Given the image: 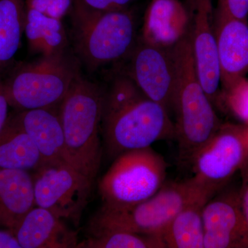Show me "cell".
<instances>
[{
  "mask_svg": "<svg viewBox=\"0 0 248 248\" xmlns=\"http://www.w3.org/2000/svg\"><path fill=\"white\" fill-rule=\"evenodd\" d=\"M101 128L107 154L113 158L176 136L169 110L146 97L125 73L104 91Z\"/></svg>",
  "mask_w": 248,
  "mask_h": 248,
  "instance_id": "1",
  "label": "cell"
},
{
  "mask_svg": "<svg viewBox=\"0 0 248 248\" xmlns=\"http://www.w3.org/2000/svg\"><path fill=\"white\" fill-rule=\"evenodd\" d=\"M175 84L172 108L175 111V140L182 166H191L221 123L201 84L196 69L190 32L172 47Z\"/></svg>",
  "mask_w": 248,
  "mask_h": 248,
  "instance_id": "2",
  "label": "cell"
},
{
  "mask_svg": "<svg viewBox=\"0 0 248 248\" xmlns=\"http://www.w3.org/2000/svg\"><path fill=\"white\" fill-rule=\"evenodd\" d=\"M104 91L80 74L58 107L66 161L92 181L102 161L99 130Z\"/></svg>",
  "mask_w": 248,
  "mask_h": 248,
  "instance_id": "3",
  "label": "cell"
},
{
  "mask_svg": "<svg viewBox=\"0 0 248 248\" xmlns=\"http://www.w3.org/2000/svg\"><path fill=\"white\" fill-rule=\"evenodd\" d=\"M71 13L75 54L90 71L128 58L138 42L136 19L128 9L95 11L73 3Z\"/></svg>",
  "mask_w": 248,
  "mask_h": 248,
  "instance_id": "4",
  "label": "cell"
},
{
  "mask_svg": "<svg viewBox=\"0 0 248 248\" xmlns=\"http://www.w3.org/2000/svg\"><path fill=\"white\" fill-rule=\"evenodd\" d=\"M203 193L212 195L197 185L192 178L164 184L151 198L133 206L120 209L102 206L91 218L90 232L92 236L123 231L161 237L174 217Z\"/></svg>",
  "mask_w": 248,
  "mask_h": 248,
  "instance_id": "5",
  "label": "cell"
},
{
  "mask_svg": "<svg viewBox=\"0 0 248 248\" xmlns=\"http://www.w3.org/2000/svg\"><path fill=\"white\" fill-rule=\"evenodd\" d=\"M80 74L79 60L67 50L21 65L3 86L17 110L58 108Z\"/></svg>",
  "mask_w": 248,
  "mask_h": 248,
  "instance_id": "6",
  "label": "cell"
},
{
  "mask_svg": "<svg viewBox=\"0 0 248 248\" xmlns=\"http://www.w3.org/2000/svg\"><path fill=\"white\" fill-rule=\"evenodd\" d=\"M167 164L151 147L125 152L99 184L103 207L120 209L148 200L165 184Z\"/></svg>",
  "mask_w": 248,
  "mask_h": 248,
  "instance_id": "7",
  "label": "cell"
},
{
  "mask_svg": "<svg viewBox=\"0 0 248 248\" xmlns=\"http://www.w3.org/2000/svg\"><path fill=\"white\" fill-rule=\"evenodd\" d=\"M32 179L36 206L78 226L93 181L63 160L44 163L36 170Z\"/></svg>",
  "mask_w": 248,
  "mask_h": 248,
  "instance_id": "8",
  "label": "cell"
},
{
  "mask_svg": "<svg viewBox=\"0 0 248 248\" xmlns=\"http://www.w3.org/2000/svg\"><path fill=\"white\" fill-rule=\"evenodd\" d=\"M248 155V125L221 124L213 138L195 156L194 182L213 195L239 170Z\"/></svg>",
  "mask_w": 248,
  "mask_h": 248,
  "instance_id": "9",
  "label": "cell"
},
{
  "mask_svg": "<svg viewBox=\"0 0 248 248\" xmlns=\"http://www.w3.org/2000/svg\"><path fill=\"white\" fill-rule=\"evenodd\" d=\"M125 74L143 94L169 110L175 84L172 48H164L139 39L128 57Z\"/></svg>",
  "mask_w": 248,
  "mask_h": 248,
  "instance_id": "10",
  "label": "cell"
},
{
  "mask_svg": "<svg viewBox=\"0 0 248 248\" xmlns=\"http://www.w3.org/2000/svg\"><path fill=\"white\" fill-rule=\"evenodd\" d=\"M196 69L210 102L220 97L221 71L217 53L213 0H186Z\"/></svg>",
  "mask_w": 248,
  "mask_h": 248,
  "instance_id": "11",
  "label": "cell"
},
{
  "mask_svg": "<svg viewBox=\"0 0 248 248\" xmlns=\"http://www.w3.org/2000/svg\"><path fill=\"white\" fill-rule=\"evenodd\" d=\"M215 196L203 209L204 248H248V226L239 191Z\"/></svg>",
  "mask_w": 248,
  "mask_h": 248,
  "instance_id": "12",
  "label": "cell"
},
{
  "mask_svg": "<svg viewBox=\"0 0 248 248\" xmlns=\"http://www.w3.org/2000/svg\"><path fill=\"white\" fill-rule=\"evenodd\" d=\"M215 30L221 84L226 89L248 73V22L217 4Z\"/></svg>",
  "mask_w": 248,
  "mask_h": 248,
  "instance_id": "13",
  "label": "cell"
},
{
  "mask_svg": "<svg viewBox=\"0 0 248 248\" xmlns=\"http://www.w3.org/2000/svg\"><path fill=\"white\" fill-rule=\"evenodd\" d=\"M15 234L22 248L78 247V234L46 209L31 208L19 223Z\"/></svg>",
  "mask_w": 248,
  "mask_h": 248,
  "instance_id": "14",
  "label": "cell"
},
{
  "mask_svg": "<svg viewBox=\"0 0 248 248\" xmlns=\"http://www.w3.org/2000/svg\"><path fill=\"white\" fill-rule=\"evenodd\" d=\"M9 118L34 142L42 156V164L66 161L64 135L58 108L19 110Z\"/></svg>",
  "mask_w": 248,
  "mask_h": 248,
  "instance_id": "15",
  "label": "cell"
},
{
  "mask_svg": "<svg viewBox=\"0 0 248 248\" xmlns=\"http://www.w3.org/2000/svg\"><path fill=\"white\" fill-rule=\"evenodd\" d=\"M189 16L179 0H151L140 38L164 48H172L188 32Z\"/></svg>",
  "mask_w": 248,
  "mask_h": 248,
  "instance_id": "16",
  "label": "cell"
},
{
  "mask_svg": "<svg viewBox=\"0 0 248 248\" xmlns=\"http://www.w3.org/2000/svg\"><path fill=\"white\" fill-rule=\"evenodd\" d=\"M33 179L29 171L0 170V228L13 231L35 206Z\"/></svg>",
  "mask_w": 248,
  "mask_h": 248,
  "instance_id": "17",
  "label": "cell"
},
{
  "mask_svg": "<svg viewBox=\"0 0 248 248\" xmlns=\"http://www.w3.org/2000/svg\"><path fill=\"white\" fill-rule=\"evenodd\" d=\"M213 197L199 195L174 217L161 235L166 248H204L203 209Z\"/></svg>",
  "mask_w": 248,
  "mask_h": 248,
  "instance_id": "18",
  "label": "cell"
},
{
  "mask_svg": "<svg viewBox=\"0 0 248 248\" xmlns=\"http://www.w3.org/2000/svg\"><path fill=\"white\" fill-rule=\"evenodd\" d=\"M29 50L43 57L68 50V38L62 19L27 8L25 31Z\"/></svg>",
  "mask_w": 248,
  "mask_h": 248,
  "instance_id": "19",
  "label": "cell"
},
{
  "mask_svg": "<svg viewBox=\"0 0 248 248\" xmlns=\"http://www.w3.org/2000/svg\"><path fill=\"white\" fill-rule=\"evenodd\" d=\"M42 164V156L34 142L9 118L0 134V170L29 172L35 171Z\"/></svg>",
  "mask_w": 248,
  "mask_h": 248,
  "instance_id": "20",
  "label": "cell"
},
{
  "mask_svg": "<svg viewBox=\"0 0 248 248\" xmlns=\"http://www.w3.org/2000/svg\"><path fill=\"white\" fill-rule=\"evenodd\" d=\"M26 16V0H0V73L19 50Z\"/></svg>",
  "mask_w": 248,
  "mask_h": 248,
  "instance_id": "21",
  "label": "cell"
},
{
  "mask_svg": "<svg viewBox=\"0 0 248 248\" xmlns=\"http://www.w3.org/2000/svg\"><path fill=\"white\" fill-rule=\"evenodd\" d=\"M77 248H164L166 246L161 236L120 231L91 236Z\"/></svg>",
  "mask_w": 248,
  "mask_h": 248,
  "instance_id": "22",
  "label": "cell"
},
{
  "mask_svg": "<svg viewBox=\"0 0 248 248\" xmlns=\"http://www.w3.org/2000/svg\"><path fill=\"white\" fill-rule=\"evenodd\" d=\"M223 99L232 113L248 125V79L240 78L224 89Z\"/></svg>",
  "mask_w": 248,
  "mask_h": 248,
  "instance_id": "23",
  "label": "cell"
},
{
  "mask_svg": "<svg viewBox=\"0 0 248 248\" xmlns=\"http://www.w3.org/2000/svg\"><path fill=\"white\" fill-rule=\"evenodd\" d=\"M134 0H73L84 9L95 11H112L127 9Z\"/></svg>",
  "mask_w": 248,
  "mask_h": 248,
  "instance_id": "24",
  "label": "cell"
},
{
  "mask_svg": "<svg viewBox=\"0 0 248 248\" xmlns=\"http://www.w3.org/2000/svg\"><path fill=\"white\" fill-rule=\"evenodd\" d=\"M218 5L233 17L248 22V0H218Z\"/></svg>",
  "mask_w": 248,
  "mask_h": 248,
  "instance_id": "25",
  "label": "cell"
},
{
  "mask_svg": "<svg viewBox=\"0 0 248 248\" xmlns=\"http://www.w3.org/2000/svg\"><path fill=\"white\" fill-rule=\"evenodd\" d=\"M239 171L241 177V188L239 190L240 202L248 226V155Z\"/></svg>",
  "mask_w": 248,
  "mask_h": 248,
  "instance_id": "26",
  "label": "cell"
},
{
  "mask_svg": "<svg viewBox=\"0 0 248 248\" xmlns=\"http://www.w3.org/2000/svg\"><path fill=\"white\" fill-rule=\"evenodd\" d=\"M10 104L5 94L3 81L0 73V134L2 132L9 118Z\"/></svg>",
  "mask_w": 248,
  "mask_h": 248,
  "instance_id": "27",
  "label": "cell"
},
{
  "mask_svg": "<svg viewBox=\"0 0 248 248\" xmlns=\"http://www.w3.org/2000/svg\"><path fill=\"white\" fill-rule=\"evenodd\" d=\"M0 248H22L14 232L0 229Z\"/></svg>",
  "mask_w": 248,
  "mask_h": 248,
  "instance_id": "28",
  "label": "cell"
},
{
  "mask_svg": "<svg viewBox=\"0 0 248 248\" xmlns=\"http://www.w3.org/2000/svg\"></svg>",
  "mask_w": 248,
  "mask_h": 248,
  "instance_id": "29",
  "label": "cell"
}]
</instances>
